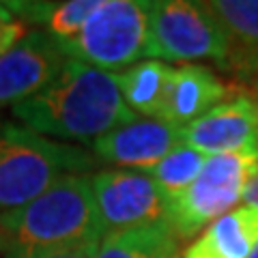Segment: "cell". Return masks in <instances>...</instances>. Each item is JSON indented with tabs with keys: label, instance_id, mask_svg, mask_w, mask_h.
Returning <instances> with one entry per match:
<instances>
[{
	"label": "cell",
	"instance_id": "1",
	"mask_svg": "<svg viewBox=\"0 0 258 258\" xmlns=\"http://www.w3.org/2000/svg\"><path fill=\"white\" fill-rule=\"evenodd\" d=\"M24 127L50 140L95 142L140 116L125 103L116 74L67 60L54 82L13 108Z\"/></svg>",
	"mask_w": 258,
	"mask_h": 258
},
{
	"label": "cell",
	"instance_id": "2",
	"mask_svg": "<svg viewBox=\"0 0 258 258\" xmlns=\"http://www.w3.org/2000/svg\"><path fill=\"white\" fill-rule=\"evenodd\" d=\"M101 220L86 174L64 176L32 203L0 213L3 256L101 243Z\"/></svg>",
	"mask_w": 258,
	"mask_h": 258
},
{
	"label": "cell",
	"instance_id": "3",
	"mask_svg": "<svg viewBox=\"0 0 258 258\" xmlns=\"http://www.w3.org/2000/svg\"><path fill=\"white\" fill-rule=\"evenodd\" d=\"M95 168L84 149L60 144L28 127H0V213L32 203L69 174Z\"/></svg>",
	"mask_w": 258,
	"mask_h": 258
},
{
	"label": "cell",
	"instance_id": "4",
	"mask_svg": "<svg viewBox=\"0 0 258 258\" xmlns=\"http://www.w3.org/2000/svg\"><path fill=\"white\" fill-rule=\"evenodd\" d=\"M151 0H101L74 39L56 41L69 60L123 74L149 60Z\"/></svg>",
	"mask_w": 258,
	"mask_h": 258
},
{
	"label": "cell",
	"instance_id": "5",
	"mask_svg": "<svg viewBox=\"0 0 258 258\" xmlns=\"http://www.w3.org/2000/svg\"><path fill=\"white\" fill-rule=\"evenodd\" d=\"M256 174L258 147L209 157L198 179L185 191L168 198L166 222L181 241L198 237L217 217L237 209Z\"/></svg>",
	"mask_w": 258,
	"mask_h": 258
},
{
	"label": "cell",
	"instance_id": "6",
	"mask_svg": "<svg viewBox=\"0 0 258 258\" xmlns=\"http://www.w3.org/2000/svg\"><path fill=\"white\" fill-rule=\"evenodd\" d=\"M149 60L194 64L211 60L226 69L228 37L198 0H151Z\"/></svg>",
	"mask_w": 258,
	"mask_h": 258
},
{
	"label": "cell",
	"instance_id": "7",
	"mask_svg": "<svg viewBox=\"0 0 258 258\" xmlns=\"http://www.w3.org/2000/svg\"><path fill=\"white\" fill-rule=\"evenodd\" d=\"M103 237L166 222L168 198L157 183L136 170H101L91 174Z\"/></svg>",
	"mask_w": 258,
	"mask_h": 258
},
{
	"label": "cell",
	"instance_id": "8",
	"mask_svg": "<svg viewBox=\"0 0 258 258\" xmlns=\"http://www.w3.org/2000/svg\"><path fill=\"white\" fill-rule=\"evenodd\" d=\"M67 56L45 30H28L0 56V108H15L45 91L67 64Z\"/></svg>",
	"mask_w": 258,
	"mask_h": 258
},
{
	"label": "cell",
	"instance_id": "9",
	"mask_svg": "<svg viewBox=\"0 0 258 258\" xmlns=\"http://www.w3.org/2000/svg\"><path fill=\"white\" fill-rule=\"evenodd\" d=\"M183 142L209 157L258 147V99L237 95L183 127Z\"/></svg>",
	"mask_w": 258,
	"mask_h": 258
},
{
	"label": "cell",
	"instance_id": "10",
	"mask_svg": "<svg viewBox=\"0 0 258 258\" xmlns=\"http://www.w3.org/2000/svg\"><path fill=\"white\" fill-rule=\"evenodd\" d=\"M183 142V127L157 118H138L101 136L91 147L99 159L149 172Z\"/></svg>",
	"mask_w": 258,
	"mask_h": 258
},
{
	"label": "cell",
	"instance_id": "11",
	"mask_svg": "<svg viewBox=\"0 0 258 258\" xmlns=\"http://www.w3.org/2000/svg\"><path fill=\"white\" fill-rule=\"evenodd\" d=\"M226 97L228 86L211 69L203 64H181L172 71L159 120L185 127L226 101Z\"/></svg>",
	"mask_w": 258,
	"mask_h": 258
},
{
	"label": "cell",
	"instance_id": "12",
	"mask_svg": "<svg viewBox=\"0 0 258 258\" xmlns=\"http://www.w3.org/2000/svg\"><path fill=\"white\" fill-rule=\"evenodd\" d=\"M258 245V209L241 205L209 224L183 258H249Z\"/></svg>",
	"mask_w": 258,
	"mask_h": 258
},
{
	"label": "cell",
	"instance_id": "13",
	"mask_svg": "<svg viewBox=\"0 0 258 258\" xmlns=\"http://www.w3.org/2000/svg\"><path fill=\"white\" fill-rule=\"evenodd\" d=\"M228 37L226 69L258 80V0H209L205 3Z\"/></svg>",
	"mask_w": 258,
	"mask_h": 258
},
{
	"label": "cell",
	"instance_id": "14",
	"mask_svg": "<svg viewBox=\"0 0 258 258\" xmlns=\"http://www.w3.org/2000/svg\"><path fill=\"white\" fill-rule=\"evenodd\" d=\"M172 71L174 67L168 62L142 60L123 74H116V82L125 103L140 118L159 120Z\"/></svg>",
	"mask_w": 258,
	"mask_h": 258
},
{
	"label": "cell",
	"instance_id": "15",
	"mask_svg": "<svg viewBox=\"0 0 258 258\" xmlns=\"http://www.w3.org/2000/svg\"><path fill=\"white\" fill-rule=\"evenodd\" d=\"M97 258H183V249L172 226L157 222L103 237Z\"/></svg>",
	"mask_w": 258,
	"mask_h": 258
},
{
	"label": "cell",
	"instance_id": "16",
	"mask_svg": "<svg viewBox=\"0 0 258 258\" xmlns=\"http://www.w3.org/2000/svg\"><path fill=\"white\" fill-rule=\"evenodd\" d=\"M207 161V153L191 149L187 144H181L179 149H174L170 155L164 157L155 168H151L144 174H149L157 183V187L164 191L166 198H172L176 194L185 191L198 179L200 172L205 170Z\"/></svg>",
	"mask_w": 258,
	"mask_h": 258
},
{
	"label": "cell",
	"instance_id": "17",
	"mask_svg": "<svg viewBox=\"0 0 258 258\" xmlns=\"http://www.w3.org/2000/svg\"><path fill=\"white\" fill-rule=\"evenodd\" d=\"M101 243H86L76 247H62V249H50V252H35V254H13L5 258H97Z\"/></svg>",
	"mask_w": 258,
	"mask_h": 258
},
{
	"label": "cell",
	"instance_id": "18",
	"mask_svg": "<svg viewBox=\"0 0 258 258\" xmlns=\"http://www.w3.org/2000/svg\"><path fill=\"white\" fill-rule=\"evenodd\" d=\"M26 37V24L15 18H0V56Z\"/></svg>",
	"mask_w": 258,
	"mask_h": 258
},
{
	"label": "cell",
	"instance_id": "19",
	"mask_svg": "<svg viewBox=\"0 0 258 258\" xmlns=\"http://www.w3.org/2000/svg\"><path fill=\"white\" fill-rule=\"evenodd\" d=\"M243 203H245L247 207L258 209V174L252 176V181L247 183V187H245V191H243Z\"/></svg>",
	"mask_w": 258,
	"mask_h": 258
},
{
	"label": "cell",
	"instance_id": "20",
	"mask_svg": "<svg viewBox=\"0 0 258 258\" xmlns=\"http://www.w3.org/2000/svg\"><path fill=\"white\" fill-rule=\"evenodd\" d=\"M249 258H258V245L254 247V252H252V254H249Z\"/></svg>",
	"mask_w": 258,
	"mask_h": 258
},
{
	"label": "cell",
	"instance_id": "21",
	"mask_svg": "<svg viewBox=\"0 0 258 258\" xmlns=\"http://www.w3.org/2000/svg\"><path fill=\"white\" fill-rule=\"evenodd\" d=\"M256 86H258V80H256Z\"/></svg>",
	"mask_w": 258,
	"mask_h": 258
},
{
	"label": "cell",
	"instance_id": "22",
	"mask_svg": "<svg viewBox=\"0 0 258 258\" xmlns=\"http://www.w3.org/2000/svg\"><path fill=\"white\" fill-rule=\"evenodd\" d=\"M0 127H3V123H0Z\"/></svg>",
	"mask_w": 258,
	"mask_h": 258
}]
</instances>
